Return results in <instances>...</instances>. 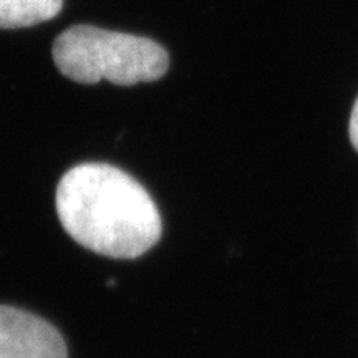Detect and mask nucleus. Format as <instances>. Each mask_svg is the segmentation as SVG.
<instances>
[{
  "label": "nucleus",
  "instance_id": "obj_1",
  "mask_svg": "<svg viewBox=\"0 0 358 358\" xmlns=\"http://www.w3.org/2000/svg\"><path fill=\"white\" fill-rule=\"evenodd\" d=\"M55 204L66 234L100 256L136 259L155 248L163 231L150 192L111 164L71 168L58 182Z\"/></svg>",
  "mask_w": 358,
  "mask_h": 358
},
{
  "label": "nucleus",
  "instance_id": "obj_2",
  "mask_svg": "<svg viewBox=\"0 0 358 358\" xmlns=\"http://www.w3.org/2000/svg\"><path fill=\"white\" fill-rule=\"evenodd\" d=\"M52 55L62 75L83 85L156 82L169 66L168 52L155 40L92 25L70 27L58 35Z\"/></svg>",
  "mask_w": 358,
  "mask_h": 358
},
{
  "label": "nucleus",
  "instance_id": "obj_3",
  "mask_svg": "<svg viewBox=\"0 0 358 358\" xmlns=\"http://www.w3.org/2000/svg\"><path fill=\"white\" fill-rule=\"evenodd\" d=\"M0 358H69L60 332L22 308L0 306Z\"/></svg>",
  "mask_w": 358,
  "mask_h": 358
},
{
  "label": "nucleus",
  "instance_id": "obj_4",
  "mask_svg": "<svg viewBox=\"0 0 358 358\" xmlns=\"http://www.w3.org/2000/svg\"><path fill=\"white\" fill-rule=\"evenodd\" d=\"M64 0H0V29H24L52 20Z\"/></svg>",
  "mask_w": 358,
  "mask_h": 358
},
{
  "label": "nucleus",
  "instance_id": "obj_5",
  "mask_svg": "<svg viewBox=\"0 0 358 358\" xmlns=\"http://www.w3.org/2000/svg\"><path fill=\"white\" fill-rule=\"evenodd\" d=\"M348 134H350V141L355 150L358 151V98L353 105L352 116H350V124H348Z\"/></svg>",
  "mask_w": 358,
  "mask_h": 358
}]
</instances>
